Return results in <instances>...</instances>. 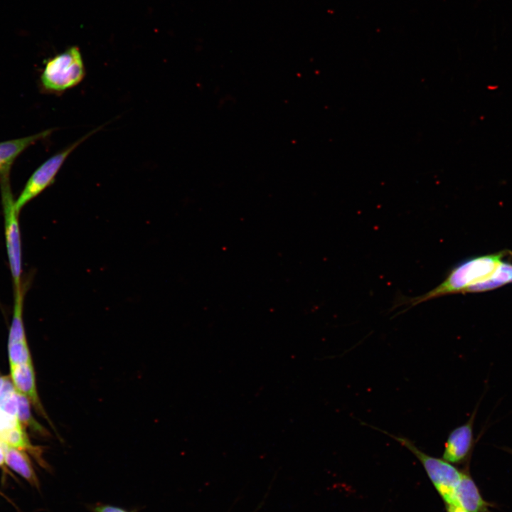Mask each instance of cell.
I'll list each match as a JSON object with an SVG mask.
<instances>
[{
	"mask_svg": "<svg viewBox=\"0 0 512 512\" xmlns=\"http://www.w3.org/2000/svg\"><path fill=\"white\" fill-rule=\"evenodd\" d=\"M508 253V251L503 250L466 260L455 266L439 285L425 294L409 299L405 303L412 307L442 296L465 294L468 288L489 277Z\"/></svg>",
	"mask_w": 512,
	"mask_h": 512,
	"instance_id": "6da1fadb",
	"label": "cell"
},
{
	"mask_svg": "<svg viewBox=\"0 0 512 512\" xmlns=\"http://www.w3.org/2000/svg\"><path fill=\"white\" fill-rule=\"evenodd\" d=\"M85 68L79 48L72 46L46 60L40 75L41 90L62 94L82 82Z\"/></svg>",
	"mask_w": 512,
	"mask_h": 512,
	"instance_id": "7a4b0ae2",
	"label": "cell"
},
{
	"mask_svg": "<svg viewBox=\"0 0 512 512\" xmlns=\"http://www.w3.org/2000/svg\"><path fill=\"white\" fill-rule=\"evenodd\" d=\"M370 427L388 435L407 449L420 461L445 505L453 504L454 493L462 479L463 471H460L442 458H437L426 454L406 437L392 434L376 427Z\"/></svg>",
	"mask_w": 512,
	"mask_h": 512,
	"instance_id": "3957f363",
	"label": "cell"
},
{
	"mask_svg": "<svg viewBox=\"0 0 512 512\" xmlns=\"http://www.w3.org/2000/svg\"><path fill=\"white\" fill-rule=\"evenodd\" d=\"M4 219V235L14 290L23 287L22 282V248L18 212L15 207L11 184L0 186Z\"/></svg>",
	"mask_w": 512,
	"mask_h": 512,
	"instance_id": "277c9868",
	"label": "cell"
},
{
	"mask_svg": "<svg viewBox=\"0 0 512 512\" xmlns=\"http://www.w3.org/2000/svg\"><path fill=\"white\" fill-rule=\"evenodd\" d=\"M100 128L92 130L66 148L55 154L33 172L18 197L15 200V207L18 213L28 203L54 183L57 174L68 156L78 146L95 133Z\"/></svg>",
	"mask_w": 512,
	"mask_h": 512,
	"instance_id": "5b68a950",
	"label": "cell"
},
{
	"mask_svg": "<svg viewBox=\"0 0 512 512\" xmlns=\"http://www.w3.org/2000/svg\"><path fill=\"white\" fill-rule=\"evenodd\" d=\"M476 408L466 422L453 429L444 443L442 459L451 464L466 462L474 446L473 427Z\"/></svg>",
	"mask_w": 512,
	"mask_h": 512,
	"instance_id": "8992f818",
	"label": "cell"
},
{
	"mask_svg": "<svg viewBox=\"0 0 512 512\" xmlns=\"http://www.w3.org/2000/svg\"><path fill=\"white\" fill-rule=\"evenodd\" d=\"M52 129L18 139L0 142V186L10 184L12 165L18 156L29 146L48 137Z\"/></svg>",
	"mask_w": 512,
	"mask_h": 512,
	"instance_id": "52a82bcc",
	"label": "cell"
},
{
	"mask_svg": "<svg viewBox=\"0 0 512 512\" xmlns=\"http://www.w3.org/2000/svg\"><path fill=\"white\" fill-rule=\"evenodd\" d=\"M453 504L468 512H490V503L484 499L478 486L468 470L463 471L462 479L456 489Z\"/></svg>",
	"mask_w": 512,
	"mask_h": 512,
	"instance_id": "ba28073f",
	"label": "cell"
},
{
	"mask_svg": "<svg viewBox=\"0 0 512 512\" xmlns=\"http://www.w3.org/2000/svg\"><path fill=\"white\" fill-rule=\"evenodd\" d=\"M11 376L16 390L26 397L47 418L38 396L32 361L11 366Z\"/></svg>",
	"mask_w": 512,
	"mask_h": 512,
	"instance_id": "9c48e42d",
	"label": "cell"
},
{
	"mask_svg": "<svg viewBox=\"0 0 512 512\" xmlns=\"http://www.w3.org/2000/svg\"><path fill=\"white\" fill-rule=\"evenodd\" d=\"M4 462L29 483L38 486V481L27 454L21 449L4 444Z\"/></svg>",
	"mask_w": 512,
	"mask_h": 512,
	"instance_id": "30bf717a",
	"label": "cell"
},
{
	"mask_svg": "<svg viewBox=\"0 0 512 512\" xmlns=\"http://www.w3.org/2000/svg\"><path fill=\"white\" fill-rule=\"evenodd\" d=\"M511 283L512 263L503 260L489 277L468 288L466 293L488 292Z\"/></svg>",
	"mask_w": 512,
	"mask_h": 512,
	"instance_id": "8fae6325",
	"label": "cell"
},
{
	"mask_svg": "<svg viewBox=\"0 0 512 512\" xmlns=\"http://www.w3.org/2000/svg\"><path fill=\"white\" fill-rule=\"evenodd\" d=\"M24 293L23 287L14 290L13 316L9 334V343L26 340L23 322Z\"/></svg>",
	"mask_w": 512,
	"mask_h": 512,
	"instance_id": "7c38bea8",
	"label": "cell"
},
{
	"mask_svg": "<svg viewBox=\"0 0 512 512\" xmlns=\"http://www.w3.org/2000/svg\"><path fill=\"white\" fill-rule=\"evenodd\" d=\"M0 441L7 446L18 449L35 450L21 425L0 433Z\"/></svg>",
	"mask_w": 512,
	"mask_h": 512,
	"instance_id": "4fadbf2b",
	"label": "cell"
},
{
	"mask_svg": "<svg viewBox=\"0 0 512 512\" xmlns=\"http://www.w3.org/2000/svg\"><path fill=\"white\" fill-rule=\"evenodd\" d=\"M18 406V393L9 380L0 393V409L17 417Z\"/></svg>",
	"mask_w": 512,
	"mask_h": 512,
	"instance_id": "5bb4252c",
	"label": "cell"
},
{
	"mask_svg": "<svg viewBox=\"0 0 512 512\" xmlns=\"http://www.w3.org/2000/svg\"><path fill=\"white\" fill-rule=\"evenodd\" d=\"M10 366L31 362L26 340L8 343Z\"/></svg>",
	"mask_w": 512,
	"mask_h": 512,
	"instance_id": "9a60e30c",
	"label": "cell"
},
{
	"mask_svg": "<svg viewBox=\"0 0 512 512\" xmlns=\"http://www.w3.org/2000/svg\"><path fill=\"white\" fill-rule=\"evenodd\" d=\"M18 401L17 418L19 422L30 426L43 434H46V431L32 417L28 398L18 393Z\"/></svg>",
	"mask_w": 512,
	"mask_h": 512,
	"instance_id": "2e32d148",
	"label": "cell"
},
{
	"mask_svg": "<svg viewBox=\"0 0 512 512\" xmlns=\"http://www.w3.org/2000/svg\"><path fill=\"white\" fill-rule=\"evenodd\" d=\"M21 425L16 416L0 409V433Z\"/></svg>",
	"mask_w": 512,
	"mask_h": 512,
	"instance_id": "e0dca14e",
	"label": "cell"
},
{
	"mask_svg": "<svg viewBox=\"0 0 512 512\" xmlns=\"http://www.w3.org/2000/svg\"><path fill=\"white\" fill-rule=\"evenodd\" d=\"M95 512H128L123 508L111 506V505H100L95 508Z\"/></svg>",
	"mask_w": 512,
	"mask_h": 512,
	"instance_id": "ac0fdd59",
	"label": "cell"
},
{
	"mask_svg": "<svg viewBox=\"0 0 512 512\" xmlns=\"http://www.w3.org/2000/svg\"><path fill=\"white\" fill-rule=\"evenodd\" d=\"M445 506L447 512H468L456 504H447Z\"/></svg>",
	"mask_w": 512,
	"mask_h": 512,
	"instance_id": "d6986e66",
	"label": "cell"
},
{
	"mask_svg": "<svg viewBox=\"0 0 512 512\" xmlns=\"http://www.w3.org/2000/svg\"><path fill=\"white\" fill-rule=\"evenodd\" d=\"M4 444L0 441V466L4 462Z\"/></svg>",
	"mask_w": 512,
	"mask_h": 512,
	"instance_id": "ffe728a7",
	"label": "cell"
},
{
	"mask_svg": "<svg viewBox=\"0 0 512 512\" xmlns=\"http://www.w3.org/2000/svg\"><path fill=\"white\" fill-rule=\"evenodd\" d=\"M9 380V379L7 377H0V393L4 390Z\"/></svg>",
	"mask_w": 512,
	"mask_h": 512,
	"instance_id": "44dd1931",
	"label": "cell"
}]
</instances>
